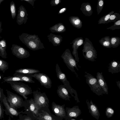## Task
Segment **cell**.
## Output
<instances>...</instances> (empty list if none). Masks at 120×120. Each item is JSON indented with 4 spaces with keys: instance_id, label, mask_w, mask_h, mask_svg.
I'll return each mask as SVG.
<instances>
[{
    "instance_id": "6da1fadb",
    "label": "cell",
    "mask_w": 120,
    "mask_h": 120,
    "mask_svg": "<svg viewBox=\"0 0 120 120\" xmlns=\"http://www.w3.org/2000/svg\"><path fill=\"white\" fill-rule=\"evenodd\" d=\"M19 38L22 43L32 50L35 51L45 48L38 35L23 33L19 36Z\"/></svg>"
},
{
    "instance_id": "7a4b0ae2",
    "label": "cell",
    "mask_w": 120,
    "mask_h": 120,
    "mask_svg": "<svg viewBox=\"0 0 120 120\" xmlns=\"http://www.w3.org/2000/svg\"><path fill=\"white\" fill-rule=\"evenodd\" d=\"M7 82L10 84L13 90L22 96L26 100L28 98L27 96L32 93L31 88L24 83L17 81L8 82Z\"/></svg>"
},
{
    "instance_id": "3957f363",
    "label": "cell",
    "mask_w": 120,
    "mask_h": 120,
    "mask_svg": "<svg viewBox=\"0 0 120 120\" xmlns=\"http://www.w3.org/2000/svg\"><path fill=\"white\" fill-rule=\"evenodd\" d=\"M56 71L58 78L62 82L68 92L72 97H74L76 102L78 103L79 102L76 91L71 86L66 75L62 71L57 63L56 64Z\"/></svg>"
},
{
    "instance_id": "277c9868",
    "label": "cell",
    "mask_w": 120,
    "mask_h": 120,
    "mask_svg": "<svg viewBox=\"0 0 120 120\" xmlns=\"http://www.w3.org/2000/svg\"><path fill=\"white\" fill-rule=\"evenodd\" d=\"M82 54L86 59L91 61H95L97 58V52L92 42L87 38H86L83 44Z\"/></svg>"
},
{
    "instance_id": "5b68a950",
    "label": "cell",
    "mask_w": 120,
    "mask_h": 120,
    "mask_svg": "<svg viewBox=\"0 0 120 120\" xmlns=\"http://www.w3.org/2000/svg\"><path fill=\"white\" fill-rule=\"evenodd\" d=\"M85 73L84 76L86 78V82L91 91L99 96L105 94L100 86L96 78L86 71L85 72Z\"/></svg>"
},
{
    "instance_id": "8992f818",
    "label": "cell",
    "mask_w": 120,
    "mask_h": 120,
    "mask_svg": "<svg viewBox=\"0 0 120 120\" xmlns=\"http://www.w3.org/2000/svg\"><path fill=\"white\" fill-rule=\"evenodd\" d=\"M61 57L68 68L75 74L77 77H78V75L74 69L75 68L79 71L77 62L73 56L70 50L66 49L62 55Z\"/></svg>"
},
{
    "instance_id": "52a82bcc",
    "label": "cell",
    "mask_w": 120,
    "mask_h": 120,
    "mask_svg": "<svg viewBox=\"0 0 120 120\" xmlns=\"http://www.w3.org/2000/svg\"><path fill=\"white\" fill-rule=\"evenodd\" d=\"M6 91L7 94V100L11 107L16 110L23 106L24 101L21 97L8 90Z\"/></svg>"
},
{
    "instance_id": "ba28073f",
    "label": "cell",
    "mask_w": 120,
    "mask_h": 120,
    "mask_svg": "<svg viewBox=\"0 0 120 120\" xmlns=\"http://www.w3.org/2000/svg\"><path fill=\"white\" fill-rule=\"evenodd\" d=\"M25 75L35 78L40 82L41 86L46 88H50L52 86V82L50 79L45 74L38 73Z\"/></svg>"
},
{
    "instance_id": "9c48e42d",
    "label": "cell",
    "mask_w": 120,
    "mask_h": 120,
    "mask_svg": "<svg viewBox=\"0 0 120 120\" xmlns=\"http://www.w3.org/2000/svg\"><path fill=\"white\" fill-rule=\"evenodd\" d=\"M34 101L40 109L48 104V99L45 93H41L38 90L33 92Z\"/></svg>"
},
{
    "instance_id": "30bf717a",
    "label": "cell",
    "mask_w": 120,
    "mask_h": 120,
    "mask_svg": "<svg viewBox=\"0 0 120 120\" xmlns=\"http://www.w3.org/2000/svg\"><path fill=\"white\" fill-rule=\"evenodd\" d=\"M11 49L12 54L19 58H25L30 56L29 51L23 47L17 45H12Z\"/></svg>"
},
{
    "instance_id": "8fae6325",
    "label": "cell",
    "mask_w": 120,
    "mask_h": 120,
    "mask_svg": "<svg viewBox=\"0 0 120 120\" xmlns=\"http://www.w3.org/2000/svg\"><path fill=\"white\" fill-rule=\"evenodd\" d=\"M28 14L24 7L23 5L20 6L18 8V14L17 16L16 22L19 25L25 24L28 19Z\"/></svg>"
},
{
    "instance_id": "7c38bea8",
    "label": "cell",
    "mask_w": 120,
    "mask_h": 120,
    "mask_svg": "<svg viewBox=\"0 0 120 120\" xmlns=\"http://www.w3.org/2000/svg\"><path fill=\"white\" fill-rule=\"evenodd\" d=\"M84 41L82 37L76 38L73 40L71 44H72V47L73 49L72 54L75 58L76 62H79V58L78 57V49L79 47L83 44Z\"/></svg>"
},
{
    "instance_id": "4fadbf2b",
    "label": "cell",
    "mask_w": 120,
    "mask_h": 120,
    "mask_svg": "<svg viewBox=\"0 0 120 120\" xmlns=\"http://www.w3.org/2000/svg\"><path fill=\"white\" fill-rule=\"evenodd\" d=\"M86 102L89 112L92 116L98 120L100 116V113L98 107L91 100L89 102L88 99H87Z\"/></svg>"
},
{
    "instance_id": "5bb4252c",
    "label": "cell",
    "mask_w": 120,
    "mask_h": 120,
    "mask_svg": "<svg viewBox=\"0 0 120 120\" xmlns=\"http://www.w3.org/2000/svg\"><path fill=\"white\" fill-rule=\"evenodd\" d=\"M2 102L4 106L5 109V113L7 115H9L12 118L13 116H18L22 112H18L17 110L11 107L7 100L6 97H5L3 99Z\"/></svg>"
},
{
    "instance_id": "9a60e30c",
    "label": "cell",
    "mask_w": 120,
    "mask_h": 120,
    "mask_svg": "<svg viewBox=\"0 0 120 120\" xmlns=\"http://www.w3.org/2000/svg\"><path fill=\"white\" fill-rule=\"evenodd\" d=\"M67 116L70 119L73 117L76 118L81 113V111L78 106L76 105L72 108H67L66 109Z\"/></svg>"
},
{
    "instance_id": "2e32d148",
    "label": "cell",
    "mask_w": 120,
    "mask_h": 120,
    "mask_svg": "<svg viewBox=\"0 0 120 120\" xmlns=\"http://www.w3.org/2000/svg\"><path fill=\"white\" fill-rule=\"evenodd\" d=\"M64 105L61 106L53 102L52 106V110L56 116L61 117L67 116Z\"/></svg>"
},
{
    "instance_id": "e0dca14e",
    "label": "cell",
    "mask_w": 120,
    "mask_h": 120,
    "mask_svg": "<svg viewBox=\"0 0 120 120\" xmlns=\"http://www.w3.org/2000/svg\"><path fill=\"white\" fill-rule=\"evenodd\" d=\"M57 93L58 96L63 99L70 101L71 97L69 95L68 91L64 85H60L58 87Z\"/></svg>"
},
{
    "instance_id": "ac0fdd59",
    "label": "cell",
    "mask_w": 120,
    "mask_h": 120,
    "mask_svg": "<svg viewBox=\"0 0 120 120\" xmlns=\"http://www.w3.org/2000/svg\"><path fill=\"white\" fill-rule=\"evenodd\" d=\"M97 79L102 89L105 93V94H108V88L102 73L98 72L96 75Z\"/></svg>"
},
{
    "instance_id": "d6986e66",
    "label": "cell",
    "mask_w": 120,
    "mask_h": 120,
    "mask_svg": "<svg viewBox=\"0 0 120 120\" xmlns=\"http://www.w3.org/2000/svg\"><path fill=\"white\" fill-rule=\"evenodd\" d=\"M49 42H51L55 46L59 45L63 40V37L60 35H57L50 33L47 36Z\"/></svg>"
},
{
    "instance_id": "ffe728a7",
    "label": "cell",
    "mask_w": 120,
    "mask_h": 120,
    "mask_svg": "<svg viewBox=\"0 0 120 120\" xmlns=\"http://www.w3.org/2000/svg\"><path fill=\"white\" fill-rule=\"evenodd\" d=\"M108 69V71L112 74L120 72V62L113 60L109 64Z\"/></svg>"
},
{
    "instance_id": "44dd1931",
    "label": "cell",
    "mask_w": 120,
    "mask_h": 120,
    "mask_svg": "<svg viewBox=\"0 0 120 120\" xmlns=\"http://www.w3.org/2000/svg\"><path fill=\"white\" fill-rule=\"evenodd\" d=\"M80 10L82 13L87 16H90L93 13L92 6L88 2L82 3L81 5Z\"/></svg>"
},
{
    "instance_id": "7402d4cb",
    "label": "cell",
    "mask_w": 120,
    "mask_h": 120,
    "mask_svg": "<svg viewBox=\"0 0 120 120\" xmlns=\"http://www.w3.org/2000/svg\"><path fill=\"white\" fill-rule=\"evenodd\" d=\"M70 23L74 27L80 29L82 26V22L79 18L77 16H71L69 18Z\"/></svg>"
},
{
    "instance_id": "603a6c76",
    "label": "cell",
    "mask_w": 120,
    "mask_h": 120,
    "mask_svg": "<svg viewBox=\"0 0 120 120\" xmlns=\"http://www.w3.org/2000/svg\"><path fill=\"white\" fill-rule=\"evenodd\" d=\"M49 29L52 33H61L65 32L66 30L65 26L61 22L55 25L50 27Z\"/></svg>"
},
{
    "instance_id": "cb8c5ba5",
    "label": "cell",
    "mask_w": 120,
    "mask_h": 120,
    "mask_svg": "<svg viewBox=\"0 0 120 120\" xmlns=\"http://www.w3.org/2000/svg\"><path fill=\"white\" fill-rule=\"evenodd\" d=\"M40 72L39 70L33 68H21L16 70L15 73L25 75L33 74Z\"/></svg>"
},
{
    "instance_id": "d4e9b609",
    "label": "cell",
    "mask_w": 120,
    "mask_h": 120,
    "mask_svg": "<svg viewBox=\"0 0 120 120\" xmlns=\"http://www.w3.org/2000/svg\"><path fill=\"white\" fill-rule=\"evenodd\" d=\"M7 43L6 41L3 39L0 41V56L6 59L7 57L6 52Z\"/></svg>"
},
{
    "instance_id": "484cf974",
    "label": "cell",
    "mask_w": 120,
    "mask_h": 120,
    "mask_svg": "<svg viewBox=\"0 0 120 120\" xmlns=\"http://www.w3.org/2000/svg\"><path fill=\"white\" fill-rule=\"evenodd\" d=\"M29 109L33 114L37 115L40 108L34 102V99L31 98L29 100Z\"/></svg>"
},
{
    "instance_id": "4316f807",
    "label": "cell",
    "mask_w": 120,
    "mask_h": 120,
    "mask_svg": "<svg viewBox=\"0 0 120 120\" xmlns=\"http://www.w3.org/2000/svg\"><path fill=\"white\" fill-rule=\"evenodd\" d=\"M110 39L109 36H106L101 38L99 40V42L103 47L110 48L111 47Z\"/></svg>"
},
{
    "instance_id": "83f0119b",
    "label": "cell",
    "mask_w": 120,
    "mask_h": 120,
    "mask_svg": "<svg viewBox=\"0 0 120 120\" xmlns=\"http://www.w3.org/2000/svg\"><path fill=\"white\" fill-rule=\"evenodd\" d=\"M13 76H15L20 78L23 82L30 83H34L35 82L32 79L33 77L25 75L15 73Z\"/></svg>"
},
{
    "instance_id": "f1b7e54d",
    "label": "cell",
    "mask_w": 120,
    "mask_h": 120,
    "mask_svg": "<svg viewBox=\"0 0 120 120\" xmlns=\"http://www.w3.org/2000/svg\"><path fill=\"white\" fill-rule=\"evenodd\" d=\"M114 12V11H112L108 14L101 17L98 20V24H107L109 23V20L110 16Z\"/></svg>"
},
{
    "instance_id": "f546056e",
    "label": "cell",
    "mask_w": 120,
    "mask_h": 120,
    "mask_svg": "<svg viewBox=\"0 0 120 120\" xmlns=\"http://www.w3.org/2000/svg\"><path fill=\"white\" fill-rule=\"evenodd\" d=\"M111 47L116 48L120 44V38L117 37H112L110 38Z\"/></svg>"
},
{
    "instance_id": "4dcf8cb0",
    "label": "cell",
    "mask_w": 120,
    "mask_h": 120,
    "mask_svg": "<svg viewBox=\"0 0 120 120\" xmlns=\"http://www.w3.org/2000/svg\"><path fill=\"white\" fill-rule=\"evenodd\" d=\"M8 64L6 61L0 59V71L3 73L8 69Z\"/></svg>"
},
{
    "instance_id": "1f68e13d",
    "label": "cell",
    "mask_w": 120,
    "mask_h": 120,
    "mask_svg": "<svg viewBox=\"0 0 120 120\" xmlns=\"http://www.w3.org/2000/svg\"><path fill=\"white\" fill-rule=\"evenodd\" d=\"M3 79L4 81L7 82L10 81L23 82V81L20 78L14 76L4 77L3 78Z\"/></svg>"
},
{
    "instance_id": "d6a6232c",
    "label": "cell",
    "mask_w": 120,
    "mask_h": 120,
    "mask_svg": "<svg viewBox=\"0 0 120 120\" xmlns=\"http://www.w3.org/2000/svg\"><path fill=\"white\" fill-rule=\"evenodd\" d=\"M10 9L11 17L13 19H14L16 15V9L15 4L13 1L10 4Z\"/></svg>"
},
{
    "instance_id": "836d02e7",
    "label": "cell",
    "mask_w": 120,
    "mask_h": 120,
    "mask_svg": "<svg viewBox=\"0 0 120 120\" xmlns=\"http://www.w3.org/2000/svg\"><path fill=\"white\" fill-rule=\"evenodd\" d=\"M120 20V15L119 13H115L112 14L110 17L109 23L115 22Z\"/></svg>"
},
{
    "instance_id": "e575fe53",
    "label": "cell",
    "mask_w": 120,
    "mask_h": 120,
    "mask_svg": "<svg viewBox=\"0 0 120 120\" xmlns=\"http://www.w3.org/2000/svg\"><path fill=\"white\" fill-rule=\"evenodd\" d=\"M39 114L40 118L43 120H55L47 112H45Z\"/></svg>"
},
{
    "instance_id": "d590c367",
    "label": "cell",
    "mask_w": 120,
    "mask_h": 120,
    "mask_svg": "<svg viewBox=\"0 0 120 120\" xmlns=\"http://www.w3.org/2000/svg\"><path fill=\"white\" fill-rule=\"evenodd\" d=\"M104 5V0H98L97 6V14L98 15L103 9Z\"/></svg>"
},
{
    "instance_id": "8d00e7d4",
    "label": "cell",
    "mask_w": 120,
    "mask_h": 120,
    "mask_svg": "<svg viewBox=\"0 0 120 120\" xmlns=\"http://www.w3.org/2000/svg\"><path fill=\"white\" fill-rule=\"evenodd\" d=\"M114 113V110L111 107H107L105 110V113L108 118H109L113 116Z\"/></svg>"
},
{
    "instance_id": "74e56055",
    "label": "cell",
    "mask_w": 120,
    "mask_h": 120,
    "mask_svg": "<svg viewBox=\"0 0 120 120\" xmlns=\"http://www.w3.org/2000/svg\"><path fill=\"white\" fill-rule=\"evenodd\" d=\"M120 29V20L114 22V24L111 26L107 28V29H110L112 30L115 29Z\"/></svg>"
},
{
    "instance_id": "f35d334b",
    "label": "cell",
    "mask_w": 120,
    "mask_h": 120,
    "mask_svg": "<svg viewBox=\"0 0 120 120\" xmlns=\"http://www.w3.org/2000/svg\"><path fill=\"white\" fill-rule=\"evenodd\" d=\"M61 2V0H51L50 4L51 6H56L58 5Z\"/></svg>"
},
{
    "instance_id": "ab89813d",
    "label": "cell",
    "mask_w": 120,
    "mask_h": 120,
    "mask_svg": "<svg viewBox=\"0 0 120 120\" xmlns=\"http://www.w3.org/2000/svg\"><path fill=\"white\" fill-rule=\"evenodd\" d=\"M0 102V120L4 118V112L5 109L3 108Z\"/></svg>"
},
{
    "instance_id": "60d3db41",
    "label": "cell",
    "mask_w": 120,
    "mask_h": 120,
    "mask_svg": "<svg viewBox=\"0 0 120 120\" xmlns=\"http://www.w3.org/2000/svg\"><path fill=\"white\" fill-rule=\"evenodd\" d=\"M6 97L4 94L3 89L0 87V102H2L3 99Z\"/></svg>"
},
{
    "instance_id": "b9f144b4",
    "label": "cell",
    "mask_w": 120,
    "mask_h": 120,
    "mask_svg": "<svg viewBox=\"0 0 120 120\" xmlns=\"http://www.w3.org/2000/svg\"><path fill=\"white\" fill-rule=\"evenodd\" d=\"M20 0L26 1L31 4L33 6H34V2L36 0Z\"/></svg>"
},
{
    "instance_id": "7bdbcfd3",
    "label": "cell",
    "mask_w": 120,
    "mask_h": 120,
    "mask_svg": "<svg viewBox=\"0 0 120 120\" xmlns=\"http://www.w3.org/2000/svg\"><path fill=\"white\" fill-rule=\"evenodd\" d=\"M67 10V8H65L61 9L59 11L58 14H60L65 12Z\"/></svg>"
},
{
    "instance_id": "ee69618b",
    "label": "cell",
    "mask_w": 120,
    "mask_h": 120,
    "mask_svg": "<svg viewBox=\"0 0 120 120\" xmlns=\"http://www.w3.org/2000/svg\"><path fill=\"white\" fill-rule=\"evenodd\" d=\"M19 115V119L18 120H27L26 118L23 119L22 118V116H21L20 114Z\"/></svg>"
},
{
    "instance_id": "f6af8a7d",
    "label": "cell",
    "mask_w": 120,
    "mask_h": 120,
    "mask_svg": "<svg viewBox=\"0 0 120 120\" xmlns=\"http://www.w3.org/2000/svg\"><path fill=\"white\" fill-rule=\"evenodd\" d=\"M116 83L117 85L119 87V89H120V82L119 81H118L116 82Z\"/></svg>"
},
{
    "instance_id": "bcb514c9",
    "label": "cell",
    "mask_w": 120,
    "mask_h": 120,
    "mask_svg": "<svg viewBox=\"0 0 120 120\" xmlns=\"http://www.w3.org/2000/svg\"><path fill=\"white\" fill-rule=\"evenodd\" d=\"M4 0H0V5L1 3L3 2Z\"/></svg>"
},
{
    "instance_id": "7dc6e473",
    "label": "cell",
    "mask_w": 120,
    "mask_h": 120,
    "mask_svg": "<svg viewBox=\"0 0 120 120\" xmlns=\"http://www.w3.org/2000/svg\"><path fill=\"white\" fill-rule=\"evenodd\" d=\"M69 120H76L72 118V119Z\"/></svg>"
},
{
    "instance_id": "c3c4849f",
    "label": "cell",
    "mask_w": 120,
    "mask_h": 120,
    "mask_svg": "<svg viewBox=\"0 0 120 120\" xmlns=\"http://www.w3.org/2000/svg\"><path fill=\"white\" fill-rule=\"evenodd\" d=\"M8 120H11V118H10V117H9L8 119Z\"/></svg>"
},
{
    "instance_id": "681fc988",
    "label": "cell",
    "mask_w": 120,
    "mask_h": 120,
    "mask_svg": "<svg viewBox=\"0 0 120 120\" xmlns=\"http://www.w3.org/2000/svg\"><path fill=\"white\" fill-rule=\"evenodd\" d=\"M79 120H83V119H79Z\"/></svg>"
},
{
    "instance_id": "f907efd6",
    "label": "cell",
    "mask_w": 120,
    "mask_h": 120,
    "mask_svg": "<svg viewBox=\"0 0 120 120\" xmlns=\"http://www.w3.org/2000/svg\"></svg>"
}]
</instances>
